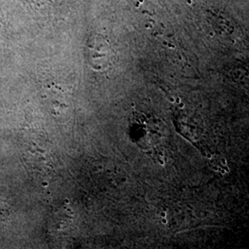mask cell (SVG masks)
<instances>
[{"label": "cell", "instance_id": "6da1fadb", "mask_svg": "<svg viewBox=\"0 0 249 249\" xmlns=\"http://www.w3.org/2000/svg\"><path fill=\"white\" fill-rule=\"evenodd\" d=\"M9 205L7 204L4 200L0 199V220H4L9 216Z\"/></svg>", "mask_w": 249, "mask_h": 249}]
</instances>
